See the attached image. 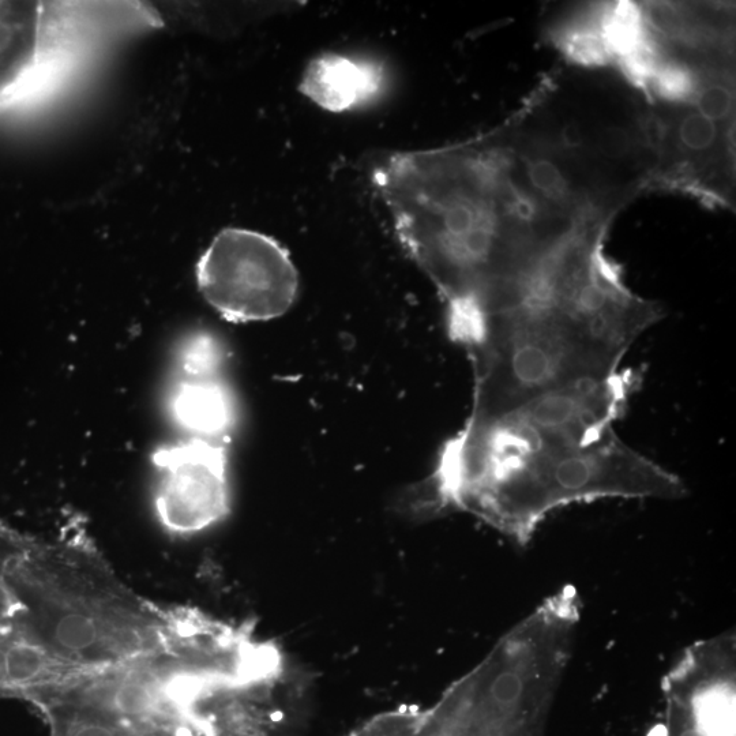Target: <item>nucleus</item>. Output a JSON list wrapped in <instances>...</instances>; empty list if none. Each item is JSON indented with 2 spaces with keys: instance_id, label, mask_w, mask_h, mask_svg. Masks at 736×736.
<instances>
[{
  "instance_id": "ddd939ff",
  "label": "nucleus",
  "mask_w": 736,
  "mask_h": 736,
  "mask_svg": "<svg viewBox=\"0 0 736 736\" xmlns=\"http://www.w3.org/2000/svg\"><path fill=\"white\" fill-rule=\"evenodd\" d=\"M51 720L52 736H145L96 709L60 700H40Z\"/></svg>"
},
{
  "instance_id": "6e6552de",
  "label": "nucleus",
  "mask_w": 736,
  "mask_h": 736,
  "mask_svg": "<svg viewBox=\"0 0 736 736\" xmlns=\"http://www.w3.org/2000/svg\"><path fill=\"white\" fill-rule=\"evenodd\" d=\"M197 283L221 317L246 324L288 313L298 296L299 273L288 250L272 236L225 228L199 258Z\"/></svg>"
},
{
  "instance_id": "20e7f679",
  "label": "nucleus",
  "mask_w": 736,
  "mask_h": 736,
  "mask_svg": "<svg viewBox=\"0 0 736 736\" xmlns=\"http://www.w3.org/2000/svg\"><path fill=\"white\" fill-rule=\"evenodd\" d=\"M494 130L529 193L574 223L615 220L652 191L648 103L615 71H552Z\"/></svg>"
},
{
  "instance_id": "f8f14e48",
  "label": "nucleus",
  "mask_w": 736,
  "mask_h": 736,
  "mask_svg": "<svg viewBox=\"0 0 736 736\" xmlns=\"http://www.w3.org/2000/svg\"><path fill=\"white\" fill-rule=\"evenodd\" d=\"M168 407L172 419L191 438L225 443L234 433L238 409L234 394L221 377H178Z\"/></svg>"
},
{
  "instance_id": "4468645a",
  "label": "nucleus",
  "mask_w": 736,
  "mask_h": 736,
  "mask_svg": "<svg viewBox=\"0 0 736 736\" xmlns=\"http://www.w3.org/2000/svg\"><path fill=\"white\" fill-rule=\"evenodd\" d=\"M176 360L180 377H220L224 347L212 334H194L180 345Z\"/></svg>"
},
{
  "instance_id": "39448f33",
  "label": "nucleus",
  "mask_w": 736,
  "mask_h": 736,
  "mask_svg": "<svg viewBox=\"0 0 736 736\" xmlns=\"http://www.w3.org/2000/svg\"><path fill=\"white\" fill-rule=\"evenodd\" d=\"M6 576L21 636L75 670H103L171 651L182 634L183 611L161 610L138 596L82 544L26 551Z\"/></svg>"
},
{
  "instance_id": "f03ea898",
  "label": "nucleus",
  "mask_w": 736,
  "mask_h": 736,
  "mask_svg": "<svg viewBox=\"0 0 736 736\" xmlns=\"http://www.w3.org/2000/svg\"><path fill=\"white\" fill-rule=\"evenodd\" d=\"M610 228L578 225L483 304L463 339L475 373L473 418L614 377L663 318L608 257Z\"/></svg>"
},
{
  "instance_id": "0eeeda50",
  "label": "nucleus",
  "mask_w": 736,
  "mask_h": 736,
  "mask_svg": "<svg viewBox=\"0 0 736 736\" xmlns=\"http://www.w3.org/2000/svg\"><path fill=\"white\" fill-rule=\"evenodd\" d=\"M735 99V63H723L707 71L685 103L648 104L652 191L692 195L708 206L734 205Z\"/></svg>"
},
{
  "instance_id": "423d86ee",
  "label": "nucleus",
  "mask_w": 736,
  "mask_h": 736,
  "mask_svg": "<svg viewBox=\"0 0 736 736\" xmlns=\"http://www.w3.org/2000/svg\"><path fill=\"white\" fill-rule=\"evenodd\" d=\"M161 26L142 2H0V116L50 103L108 45Z\"/></svg>"
},
{
  "instance_id": "2eb2a0df",
  "label": "nucleus",
  "mask_w": 736,
  "mask_h": 736,
  "mask_svg": "<svg viewBox=\"0 0 736 736\" xmlns=\"http://www.w3.org/2000/svg\"><path fill=\"white\" fill-rule=\"evenodd\" d=\"M347 736H433L428 731L422 708L400 707L379 713Z\"/></svg>"
},
{
  "instance_id": "9d476101",
  "label": "nucleus",
  "mask_w": 736,
  "mask_h": 736,
  "mask_svg": "<svg viewBox=\"0 0 736 736\" xmlns=\"http://www.w3.org/2000/svg\"><path fill=\"white\" fill-rule=\"evenodd\" d=\"M386 86L378 60L322 54L311 60L300 80V93L322 110L343 114L377 100Z\"/></svg>"
},
{
  "instance_id": "1a4fd4ad",
  "label": "nucleus",
  "mask_w": 736,
  "mask_h": 736,
  "mask_svg": "<svg viewBox=\"0 0 736 736\" xmlns=\"http://www.w3.org/2000/svg\"><path fill=\"white\" fill-rule=\"evenodd\" d=\"M159 472L156 509L171 531L195 533L229 513L228 457L223 443L190 438L152 457Z\"/></svg>"
},
{
  "instance_id": "f257e3e1",
  "label": "nucleus",
  "mask_w": 736,
  "mask_h": 736,
  "mask_svg": "<svg viewBox=\"0 0 736 736\" xmlns=\"http://www.w3.org/2000/svg\"><path fill=\"white\" fill-rule=\"evenodd\" d=\"M641 381L627 368L490 418H469L439 456L430 479L434 505L471 513L525 543L548 514L570 503L682 497L681 479L615 430Z\"/></svg>"
},
{
  "instance_id": "9b49d317",
  "label": "nucleus",
  "mask_w": 736,
  "mask_h": 736,
  "mask_svg": "<svg viewBox=\"0 0 736 736\" xmlns=\"http://www.w3.org/2000/svg\"><path fill=\"white\" fill-rule=\"evenodd\" d=\"M715 674L670 683L666 736H735L734 682Z\"/></svg>"
},
{
  "instance_id": "7ed1b4c3",
  "label": "nucleus",
  "mask_w": 736,
  "mask_h": 736,
  "mask_svg": "<svg viewBox=\"0 0 736 736\" xmlns=\"http://www.w3.org/2000/svg\"><path fill=\"white\" fill-rule=\"evenodd\" d=\"M373 183L446 314L479 309L577 224L529 193L494 130L443 148L390 153L375 164Z\"/></svg>"
}]
</instances>
